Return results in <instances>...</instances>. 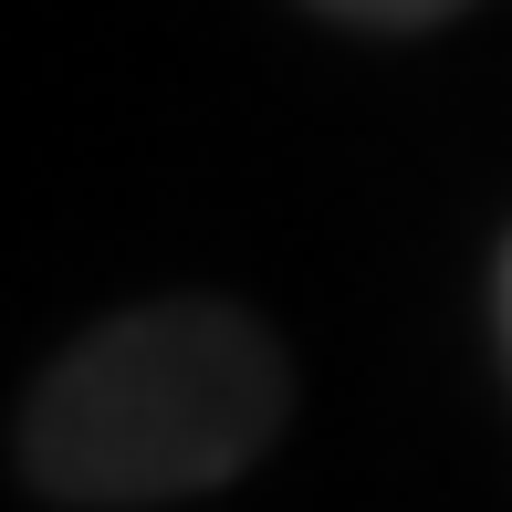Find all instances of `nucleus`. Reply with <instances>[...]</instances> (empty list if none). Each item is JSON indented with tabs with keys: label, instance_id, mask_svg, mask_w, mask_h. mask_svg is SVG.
I'll return each instance as SVG.
<instances>
[{
	"label": "nucleus",
	"instance_id": "obj_2",
	"mask_svg": "<svg viewBox=\"0 0 512 512\" xmlns=\"http://www.w3.org/2000/svg\"><path fill=\"white\" fill-rule=\"evenodd\" d=\"M314 11L356 21V32H418V21H450V11H471V0H314Z\"/></svg>",
	"mask_w": 512,
	"mask_h": 512
},
{
	"label": "nucleus",
	"instance_id": "obj_3",
	"mask_svg": "<svg viewBox=\"0 0 512 512\" xmlns=\"http://www.w3.org/2000/svg\"><path fill=\"white\" fill-rule=\"evenodd\" d=\"M492 324H502V366H512V241H502V272H492Z\"/></svg>",
	"mask_w": 512,
	"mask_h": 512
},
{
	"label": "nucleus",
	"instance_id": "obj_1",
	"mask_svg": "<svg viewBox=\"0 0 512 512\" xmlns=\"http://www.w3.org/2000/svg\"><path fill=\"white\" fill-rule=\"evenodd\" d=\"M293 408V366L241 304H136L42 366L21 481L53 502H189L241 481Z\"/></svg>",
	"mask_w": 512,
	"mask_h": 512
}]
</instances>
